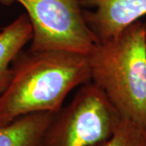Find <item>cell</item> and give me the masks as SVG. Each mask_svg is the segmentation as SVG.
I'll use <instances>...</instances> for the list:
<instances>
[{
	"instance_id": "6da1fadb",
	"label": "cell",
	"mask_w": 146,
	"mask_h": 146,
	"mask_svg": "<svg viewBox=\"0 0 146 146\" xmlns=\"http://www.w3.org/2000/svg\"><path fill=\"white\" fill-rule=\"evenodd\" d=\"M11 68L0 95V127L29 114L57 113L69 93L91 79L88 55L69 51L22 50Z\"/></svg>"
},
{
	"instance_id": "7a4b0ae2",
	"label": "cell",
	"mask_w": 146,
	"mask_h": 146,
	"mask_svg": "<svg viewBox=\"0 0 146 146\" xmlns=\"http://www.w3.org/2000/svg\"><path fill=\"white\" fill-rule=\"evenodd\" d=\"M92 82L120 115L146 127L145 23L98 40L88 54Z\"/></svg>"
},
{
	"instance_id": "9c48e42d",
	"label": "cell",
	"mask_w": 146,
	"mask_h": 146,
	"mask_svg": "<svg viewBox=\"0 0 146 146\" xmlns=\"http://www.w3.org/2000/svg\"><path fill=\"white\" fill-rule=\"evenodd\" d=\"M145 32H146V23H145Z\"/></svg>"
},
{
	"instance_id": "3957f363",
	"label": "cell",
	"mask_w": 146,
	"mask_h": 146,
	"mask_svg": "<svg viewBox=\"0 0 146 146\" xmlns=\"http://www.w3.org/2000/svg\"><path fill=\"white\" fill-rule=\"evenodd\" d=\"M26 11L33 35L29 50H60L88 55L98 39L84 18L79 0H0Z\"/></svg>"
},
{
	"instance_id": "5b68a950",
	"label": "cell",
	"mask_w": 146,
	"mask_h": 146,
	"mask_svg": "<svg viewBox=\"0 0 146 146\" xmlns=\"http://www.w3.org/2000/svg\"><path fill=\"white\" fill-rule=\"evenodd\" d=\"M98 41L118 35L146 16V0H79Z\"/></svg>"
},
{
	"instance_id": "ba28073f",
	"label": "cell",
	"mask_w": 146,
	"mask_h": 146,
	"mask_svg": "<svg viewBox=\"0 0 146 146\" xmlns=\"http://www.w3.org/2000/svg\"><path fill=\"white\" fill-rule=\"evenodd\" d=\"M92 146H146V127L122 117L108 139Z\"/></svg>"
},
{
	"instance_id": "277c9868",
	"label": "cell",
	"mask_w": 146,
	"mask_h": 146,
	"mask_svg": "<svg viewBox=\"0 0 146 146\" xmlns=\"http://www.w3.org/2000/svg\"><path fill=\"white\" fill-rule=\"evenodd\" d=\"M122 119L105 93L83 84L71 102L56 113L44 146H92L108 139Z\"/></svg>"
},
{
	"instance_id": "52a82bcc",
	"label": "cell",
	"mask_w": 146,
	"mask_h": 146,
	"mask_svg": "<svg viewBox=\"0 0 146 146\" xmlns=\"http://www.w3.org/2000/svg\"><path fill=\"white\" fill-rule=\"evenodd\" d=\"M56 113L24 115L0 127V146H44L46 131Z\"/></svg>"
},
{
	"instance_id": "8992f818",
	"label": "cell",
	"mask_w": 146,
	"mask_h": 146,
	"mask_svg": "<svg viewBox=\"0 0 146 146\" xmlns=\"http://www.w3.org/2000/svg\"><path fill=\"white\" fill-rule=\"evenodd\" d=\"M32 35L31 23L26 13L0 29V95L11 82V64L24 46L31 42Z\"/></svg>"
}]
</instances>
